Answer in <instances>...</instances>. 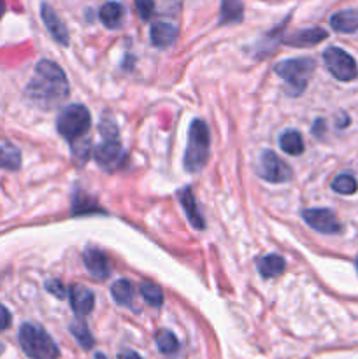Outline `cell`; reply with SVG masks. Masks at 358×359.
<instances>
[{
  "label": "cell",
  "mask_w": 358,
  "mask_h": 359,
  "mask_svg": "<svg viewBox=\"0 0 358 359\" xmlns=\"http://www.w3.org/2000/svg\"><path fill=\"white\" fill-rule=\"evenodd\" d=\"M69 83L63 70L51 60H41L35 65L34 77L27 86V97L41 105L60 104L69 97Z\"/></svg>",
  "instance_id": "obj_1"
},
{
  "label": "cell",
  "mask_w": 358,
  "mask_h": 359,
  "mask_svg": "<svg viewBox=\"0 0 358 359\" xmlns=\"http://www.w3.org/2000/svg\"><path fill=\"white\" fill-rule=\"evenodd\" d=\"M18 340H20V346L23 349V353L27 354L30 359H58L60 351L58 346L55 344V340L48 335L44 328L37 325H32V323H25L21 325L20 333H18Z\"/></svg>",
  "instance_id": "obj_2"
},
{
  "label": "cell",
  "mask_w": 358,
  "mask_h": 359,
  "mask_svg": "<svg viewBox=\"0 0 358 359\" xmlns=\"http://www.w3.org/2000/svg\"><path fill=\"white\" fill-rule=\"evenodd\" d=\"M211 135L202 119L192 121L188 130V146L185 153V168L188 172H200L209 160Z\"/></svg>",
  "instance_id": "obj_3"
},
{
  "label": "cell",
  "mask_w": 358,
  "mask_h": 359,
  "mask_svg": "<svg viewBox=\"0 0 358 359\" xmlns=\"http://www.w3.org/2000/svg\"><path fill=\"white\" fill-rule=\"evenodd\" d=\"M316 62L312 58H291L283 60L276 65V74L288 84L290 93L298 97L307 86L311 74L314 72Z\"/></svg>",
  "instance_id": "obj_4"
},
{
  "label": "cell",
  "mask_w": 358,
  "mask_h": 359,
  "mask_svg": "<svg viewBox=\"0 0 358 359\" xmlns=\"http://www.w3.org/2000/svg\"><path fill=\"white\" fill-rule=\"evenodd\" d=\"M91 116L86 107L72 104L63 109L56 119V128L67 140H77L90 130Z\"/></svg>",
  "instance_id": "obj_5"
},
{
  "label": "cell",
  "mask_w": 358,
  "mask_h": 359,
  "mask_svg": "<svg viewBox=\"0 0 358 359\" xmlns=\"http://www.w3.org/2000/svg\"><path fill=\"white\" fill-rule=\"evenodd\" d=\"M323 60L329 69V72L336 77L337 81L350 83V81L358 77V67L353 56L340 48H329L323 53Z\"/></svg>",
  "instance_id": "obj_6"
},
{
  "label": "cell",
  "mask_w": 358,
  "mask_h": 359,
  "mask_svg": "<svg viewBox=\"0 0 358 359\" xmlns=\"http://www.w3.org/2000/svg\"><path fill=\"white\" fill-rule=\"evenodd\" d=\"M258 174L267 182L281 184V182L290 181L293 172H291V168L276 153H272V151H263L258 160Z\"/></svg>",
  "instance_id": "obj_7"
},
{
  "label": "cell",
  "mask_w": 358,
  "mask_h": 359,
  "mask_svg": "<svg viewBox=\"0 0 358 359\" xmlns=\"http://www.w3.org/2000/svg\"><path fill=\"white\" fill-rule=\"evenodd\" d=\"M302 217L312 230L319 231V233L336 235L343 230L336 214L329 209H307L302 212Z\"/></svg>",
  "instance_id": "obj_8"
},
{
  "label": "cell",
  "mask_w": 358,
  "mask_h": 359,
  "mask_svg": "<svg viewBox=\"0 0 358 359\" xmlns=\"http://www.w3.org/2000/svg\"><path fill=\"white\" fill-rule=\"evenodd\" d=\"M123 147L118 142V139H105L104 142L98 144L93 149V158L100 167L111 168L121 160Z\"/></svg>",
  "instance_id": "obj_9"
},
{
  "label": "cell",
  "mask_w": 358,
  "mask_h": 359,
  "mask_svg": "<svg viewBox=\"0 0 358 359\" xmlns=\"http://www.w3.org/2000/svg\"><path fill=\"white\" fill-rule=\"evenodd\" d=\"M41 16L48 32L53 35V39L58 44L69 46V32H67V27L63 25V21L58 18V14L55 13V9L51 6H48V4H42Z\"/></svg>",
  "instance_id": "obj_10"
},
{
  "label": "cell",
  "mask_w": 358,
  "mask_h": 359,
  "mask_svg": "<svg viewBox=\"0 0 358 359\" xmlns=\"http://www.w3.org/2000/svg\"><path fill=\"white\" fill-rule=\"evenodd\" d=\"M83 259L86 270L95 277V279H107L109 273H111V266H109V259L104 252L98 251V249H86V251L83 252Z\"/></svg>",
  "instance_id": "obj_11"
},
{
  "label": "cell",
  "mask_w": 358,
  "mask_h": 359,
  "mask_svg": "<svg viewBox=\"0 0 358 359\" xmlns=\"http://www.w3.org/2000/svg\"><path fill=\"white\" fill-rule=\"evenodd\" d=\"M179 30L175 25L172 23H164V21H158V23L151 25V30H150V37H151V44L154 48H168L175 42L178 39Z\"/></svg>",
  "instance_id": "obj_12"
},
{
  "label": "cell",
  "mask_w": 358,
  "mask_h": 359,
  "mask_svg": "<svg viewBox=\"0 0 358 359\" xmlns=\"http://www.w3.org/2000/svg\"><path fill=\"white\" fill-rule=\"evenodd\" d=\"M70 305L79 318H84L93 311L95 294L84 286H72L70 287Z\"/></svg>",
  "instance_id": "obj_13"
},
{
  "label": "cell",
  "mask_w": 358,
  "mask_h": 359,
  "mask_svg": "<svg viewBox=\"0 0 358 359\" xmlns=\"http://www.w3.org/2000/svg\"><path fill=\"white\" fill-rule=\"evenodd\" d=\"M326 39V32L323 28L314 27L307 28V30H300L297 34L290 35L288 39H284V44L293 46V48H309V46H316L321 41Z\"/></svg>",
  "instance_id": "obj_14"
},
{
  "label": "cell",
  "mask_w": 358,
  "mask_h": 359,
  "mask_svg": "<svg viewBox=\"0 0 358 359\" xmlns=\"http://www.w3.org/2000/svg\"><path fill=\"white\" fill-rule=\"evenodd\" d=\"M178 198L179 202H181V205L185 207V212L186 216H188L190 223L193 224V228H197V230H204V228H206V223H204V217L202 214H200L199 205H197V200L195 196H193L192 189L183 188L181 191L178 193Z\"/></svg>",
  "instance_id": "obj_15"
},
{
  "label": "cell",
  "mask_w": 358,
  "mask_h": 359,
  "mask_svg": "<svg viewBox=\"0 0 358 359\" xmlns=\"http://www.w3.org/2000/svg\"><path fill=\"white\" fill-rule=\"evenodd\" d=\"M100 21L105 25L107 28H118L121 27L123 18H125V7L121 6L119 2H105L104 6L100 7Z\"/></svg>",
  "instance_id": "obj_16"
},
{
  "label": "cell",
  "mask_w": 358,
  "mask_h": 359,
  "mask_svg": "<svg viewBox=\"0 0 358 359\" xmlns=\"http://www.w3.org/2000/svg\"><path fill=\"white\" fill-rule=\"evenodd\" d=\"M330 27L340 34H353L358 30V13L354 11H340L330 18Z\"/></svg>",
  "instance_id": "obj_17"
},
{
  "label": "cell",
  "mask_w": 358,
  "mask_h": 359,
  "mask_svg": "<svg viewBox=\"0 0 358 359\" xmlns=\"http://www.w3.org/2000/svg\"><path fill=\"white\" fill-rule=\"evenodd\" d=\"M284 259L277 255H269L263 256L262 259L258 262V272L263 279H272V277L281 276L284 272Z\"/></svg>",
  "instance_id": "obj_18"
},
{
  "label": "cell",
  "mask_w": 358,
  "mask_h": 359,
  "mask_svg": "<svg viewBox=\"0 0 358 359\" xmlns=\"http://www.w3.org/2000/svg\"><path fill=\"white\" fill-rule=\"evenodd\" d=\"M279 147L286 154L298 156V154L304 153V139H302V135L297 130H286V132L281 133Z\"/></svg>",
  "instance_id": "obj_19"
},
{
  "label": "cell",
  "mask_w": 358,
  "mask_h": 359,
  "mask_svg": "<svg viewBox=\"0 0 358 359\" xmlns=\"http://www.w3.org/2000/svg\"><path fill=\"white\" fill-rule=\"evenodd\" d=\"M244 14V7H242L241 0H221V16L220 23H239Z\"/></svg>",
  "instance_id": "obj_20"
},
{
  "label": "cell",
  "mask_w": 358,
  "mask_h": 359,
  "mask_svg": "<svg viewBox=\"0 0 358 359\" xmlns=\"http://www.w3.org/2000/svg\"><path fill=\"white\" fill-rule=\"evenodd\" d=\"M21 167V153L18 147L11 144L0 146V168L6 170H18Z\"/></svg>",
  "instance_id": "obj_21"
},
{
  "label": "cell",
  "mask_w": 358,
  "mask_h": 359,
  "mask_svg": "<svg viewBox=\"0 0 358 359\" xmlns=\"http://www.w3.org/2000/svg\"><path fill=\"white\" fill-rule=\"evenodd\" d=\"M111 293H112V298H114L119 305L128 307V305H132L133 293H135V291H133V286L128 283V280L121 279V280H116V283L112 284Z\"/></svg>",
  "instance_id": "obj_22"
},
{
  "label": "cell",
  "mask_w": 358,
  "mask_h": 359,
  "mask_svg": "<svg viewBox=\"0 0 358 359\" xmlns=\"http://www.w3.org/2000/svg\"><path fill=\"white\" fill-rule=\"evenodd\" d=\"M332 189L339 195H353L358 189V182L353 175L340 174L332 181Z\"/></svg>",
  "instance_id": "obj_23"
},
{
  "label": "cell",
  "mask_w": 358,
  "mask_h": 359,
  "mask_svg": "<svg viewBox=\"0 0 358 359\" xmlns=\"http://www.w3.org/2000/svg\"><path fill=\"white\" fill-rule=\"evenodd\" d=\"M70 333L76 337V340L81 344L83 349H91V347H93L95 340L93 337H91L88 326L84 325V321H74L72 325H70Z\"/></svg>",
  "instance_id": "obj_24"
},
{
  "label": "cell",
  "mask_w": 358,
  "mask_h": 359,
  "mask_svg": "<svg viewBox=\"0 0 358 359\" xmlns=\"http://www.w3.org/2000/svg\"><path fill=\"white\" fill-rule=\"evenodd\" d=\"M140 294H142V298L147 302V305H151V307H160V305L164 304V293H161L160 287L153 283L140 284Z\"/></svg>",
  "instance_id": "obj_25"
},
{
  "label": "cell",
  "mask_w": 358,
  "mask_h": 359,
  "mask_svg": "<svg viewBox=\"0 0 358 359\" xmlns=\"http://www.w3.org/2000/svg\"><path fill=\"white\" fill-rule=\"evenodd\" d=\"M157 346L160 349V353L164 354H175L179 351L178 339H175L174 333L167 332V330H164V332H160L157 335Z\"/></svg>",
  "instance_id": "obj_26"
},
{
  "label": "cell",
  "mask_w": 358,
  "mask_h": 359,
  "mask_svg": "<svg viewBox=\"0 0 358 359\" xmlns=\"http://www.w3.org/2000/svg\"><path fill=\"white\" fill-rule=\"evenodd\" d=\"M133 4H135L137 13L144 21L151 20L154 13V0H133Z\"/></svg>",
  "instance_id": "obj_27"
},
{
  "label": "cell",
  "mask_w": 358,
  "mask_h": 359,
  "mask_svg": "<svg viewBox=\"0 0 358 359\" xmlns=\"http://www.w3.org/2000/svg\"><path fill=\"white\" fill-rule=\"evenodd\" d=\"M46 290H48L49 293L53 294V297L60 298V300L67 298V287L63 286V284L60 283L58 279H48V280H46Z\"/></svg>",
  "instance_id": "obj_28"
},
{
  "label": "cell",
  "mask_w": 358,
  "mask_h": 359,
  "mask_svg": "<svg viewBox=\"0 0 358 359\" xmlns=\"http://www.w3.org/2000/svg\"><path fill=\"white\" fill-rule=\"evenodd\" d=\"M77 140H79V142L72 144L74 154L81 158V163H84V161H86V158H88V154H90V142H88L84 137H81V139H77Z\"/></svg>",
  "instance_id": "obj_29"
},
{
  "label": "cell",
  "mask_w": 358,
  "mask_h": 359,
  "mask_svg": "<svg viewBox=\"0 0 358 359\" xmlns=\"http://www.w3.org/2000/svg\"><path fill=\"white\" fill-rule=\"evenodd\" d=\"M100 132H102V135H104V139H116V137H118V128H116L114 123L107 121V119H104V121H102Z\"/></svg>",
  "instance_id": "obj_30"
},
{
  "label": "cell",
  "mask_w": 358,
  "mask_h": 359,
  "mask_svg": "<svg viewBox=\"0 0 358 359\" xmlns=\"http://www.w3.org/2000/svg\"><path fill=\"white\" fill-rule=\"evenodd\" d=\"M11 321H13V318H11V312L7 311L2 304H0V332H4V330L9 328Z\"/></svg>",
  "instance_id": "obj_31"
},
{
  "label": "cell",
  "mask_w": 358,
  "mask_h": 359,
  "mask_svg": "<svg viewBox=\"0 0 358 359\" xmlns=\"http://www.w3.org/2000/svg\"><path fill=\"white\" fill-rule=\"evenodd\" d=\"M323 132H325V121H323V119H316L314 126H312V133H314L316 137H321Z\"/></svg>",
  "instance_id": "obj_32"
},
{
  "label": "cell",
  "mask_w": 358,
  "mask_h": 359,
  "mask_svg": "<svg viewBox=\"0 0 358 359\" xmlns=\"http://www.w3.org/2000/svg\"><path fill=\"white\" fill-rule=\"evenodd\" d=\"M118 359H142V358H140L137 353H133V351L125 349L118 354Z\"/></svg>",
  "instance_id": "obj_33"
},
{
  "label": "cell",
  "mask_w": 358,
  "mask_h": 359,
  "mask_svg": "<svg viewBox=\"0 0 358 359\" xmlns=\"http://www.w3.org/2000/svg\"><path fill=\"white\" fill-rule=\"evenodd\" d=\"M4 13H6V2H4V0H0V18L4 16Z\"/></svg>",
  "instance_id": "obj_34"
},
{
  "label": "cell",
  "mask_w": 358,
  "mask_h": 359,
  "mask_svg": "<svg viewBox=\"0 0 358 359\" xmlns=\"http://www.w3.org/2000/svg\"><path fill=\"white\" fill-rule=\"evenodd\" d=\"M95 359H107V358H105L102 353H97V354H95Z\"/></svg>",
  "instance_id": "obj_35"
},
{
  "label": "cell",
  "mask_w": 358,
  "mask_h": 359,
  "mask_svg": "<svg viewBox=\"0 0 358 359\" xmlns=\"http://www.w3.org/2000/svg\"><path fill=\"white\" fill-rule=\"evenodd\" d=\"M4 353V344H0V354Z\"/></svg>",
  "instance_id": "obj_36"
},
{
  "label": "cell",
  "mask_w": 358,
  "mask_h": 359,
  "mask_svg": "<svg viewBox=\"0 0 358 359\" xmlns=\"http://www.w3.org/2000/svg\"><path fill=\"white\" fill-rule=\"evenodd\" d=\"M357 269H358V258H357Z\"/></svg>",
  "instance_id": "obj_37"
}]
</instances>
